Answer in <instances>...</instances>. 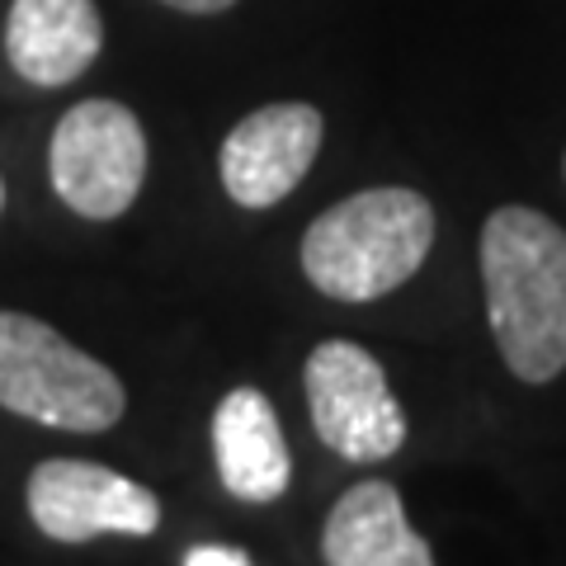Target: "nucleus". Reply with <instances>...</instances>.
Here are the masks:
<instances>
[{
	"label": "nucleus",
	"instance_id": "nucleus-14",
	"mask_svg": "<svg viewBox=\"0 0 566 566\" xmlns=\"http://www.w3.org/2000/svg\"><path fill=\"white\" fill-rule=\"evenodd\" d=\"M562 170H566V161H562Z\"/></svg>",
	"mask_w": 566,
	"mask_h": 566
},
{
	"label": "nucleus",
	"instance_id": "nucleus-8",
	"mask_svg": "<svg viewBox=\"0 0 566 566\" xmlns=\"http://www.w3.org/2000/svg\"><path fill=\"white\" fill-rule=\"evenodd\" d=\"M104 20L95 0H14L6 24V57L29 85L57 91L95 66Z\"/></svg>",
	"mask_w": 566,
	"mask_h": 566
},
{
	"label": "nucleus",
	"instance_id": "nucleus-7",
	"mask_svg": "<svg viewBox=\"0 0 566 566\" xmlns=\"http://www.w3.org/2000/svg\"><path fill=\"white\" fill-rule=\"evenodd\" d=\"M326 123L312 104H264L222 142V189L241 208H274L303 185Z\"/></svg>",
	"mask_w": 566,
	"mask_h": 566
},
{
	"label": "nucleus",
	"instance_id": "nucleus-12",
	"mask_svg": "<svg viewBox=\"0 0 566 566\" xmlns=\"http://www.w3.org/2000/svg\"><path fill=\"white\" fill-rule=\"evenodd\" d=\"M170 10H185V14H218V10H232L237 0H161Z\"/></svg>",
	"mask_w": 566,
	"mask_h": 566
},
{
	"label": "nucleus",
	"instance_id": "nucleus-5",
	"mask_svg": "<svg viewBox=\"0 0 566 566\" xmlns=\"http://www.w3.org/2000/svg\"><path fill=\"white\" fill-rule=\"evenodd\" d=\"M312 424L345 463H387L406 444V416L382 364L354 340H322L303 368Z\"/></svg>",
	"mask_w": 566,
	"mask_h": 566
},
{
	"label": "nucleus",
	"instance_id": "nucleus-10",
	"mask_svg": "<svg viewBox=\"0 0 566 566\" xmlns=\"http://www.w3.org/2000/svg\"><path fill=\"white\" fill-rule=\"evenodd\" d=\"M322 557L326 566H434L430 543L406 524L392 482H359L331 505Z\"/></svg>",
	"mask_w": 566,
	"mask_h": 566
},
{
	"label": "nucleus",
	"instance_id": "nucleus-13",
	"mask_svg": "<svg viewBox=\"0 0 566 566\" xmlns=\"http://www.w3.org/2000/svg\"><path fill=\"white\" fill-rule=\"evenodd\" d=\"M0 208H6V180H0Z\"/></svg>",
	"mask_w": 566,
	"mask_h": 566
},
{
	"label": "nucleus",
	"instance_id": "nucleus-3",
	"mask_svg": "<svg viewBox=\"0 0 566 566\" xmlns=\"http://www.w3.org/2000/svg\"><path fill=\"white\" fill-rule=\"evenodd\" d=\"M0 406L48 430L104 434L128 411V392L85 349L39 316L0 312Z\"/></svg>",
	"mask_w": 566,
	"mask_h": 566
},
{
	"label": "nucleus",
	"instance_id": "nucleus-1",
	"mask_svg": "<svg viewBox=\"0 0 566 566\" xmlns=\"http://www.w3.org/2000/svg\"><path fill=\"white\" fill-rule=\"evenodd\" d=\"M486 322L520 382L566 368V232L538 208L505 203L482 227Z\"/></svg>",
	"mask_w": 566,
	"mask_h": 566
},
{
	"label": "nucleus",
	"instance_id": "nucleus-11",
	"mask_svg": "<svg viewBox=\"0 0 566 566\" xmlns=\"http://www.w3.org/2000/svg\"><path fill=\"white\" fill-rule=\"evenodd\" d=\"M185 566H255L241 547H222V543H208V547H193L185 557Z\"/></svg>",
	"mask_w": 566,
	"mask_h": 566
},
{
	"label": "nucleus",
	"instance_id": "nucleus-9",
	"mask_svg": "<svg viewBox=\"0 0 566 566\" xmlns=\"http://www.w3.org/2000/svg\"><path fill=\"white\" fill-rule=\"evenodd\" d=\"M212 453L222 486L245 505H270L293 482L289 439L279 430L274 406L255 387H237L212 411Z\"/></svg>",
	"mask_w": 566,
	"mask_h": 566
},
{
	"label": "nucleus",
	"instance_id": "nucleus-4",
	"mask_svg": "<svg viewBox=\"0 0 566 566\" xmlns=\"http://www.w3.org/2000/svg\"><path fill=\"white\" fill-rule=\"evenodd\" d=\"M57 199L91 222H114L147 180V133L118 99H81L66 109L48 147Z\"/></svg>",
	"mask_w": 566,
	"mask_h": 566
},
{
	"label": "nucleus",
	"instance_id": "nucleus-6",
	"mask_svg": "<svg viewBox=\"0 0 566 566\" xmlns=\"http://www.w3.org/2000/svg\"><path fill=\"white\" fill-rule=\"evenodd\" d=\"M29 515L52 543H91L104 534L151 538L161 528V501L114 468L48 458L29 472Z\"/></svg>",
	"mask_w": 566,
	"mask_h": 566
},
{
	"label": "nucleus",
	"instance_id": "nucleus-2",
	"mask_svg": "<svg viewBox=\"0 0 566 566\" xmlns=\"http://www.w3.org/2000/svg\"><path fill=\"white\" fill-rule=\"evenodd\" d=\"M434 245L424 193L382 185L349 193L303 232V274L335 303H374L397 293Z\"/></svg>",
	"mask_w": 566,
	"mask_h": 566
}]
</instances>
